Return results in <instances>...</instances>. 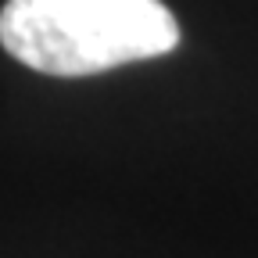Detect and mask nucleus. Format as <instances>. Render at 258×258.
<instances>
[{"label": "nucleus", "instance_id": "obj_1", "mask_svg": "<svg viewBox=\"0 0 258 258\" xmlns=\"http://www.w3.org/2000/svg\"><path fill=\"white\" fill-rule=\"evenodd\" d=\"M4 50L47 76H97L169 54L179 25L161 0H8Z\"/></svg>", "mask_w": 258, "mask_h": 258}]
</instances>
